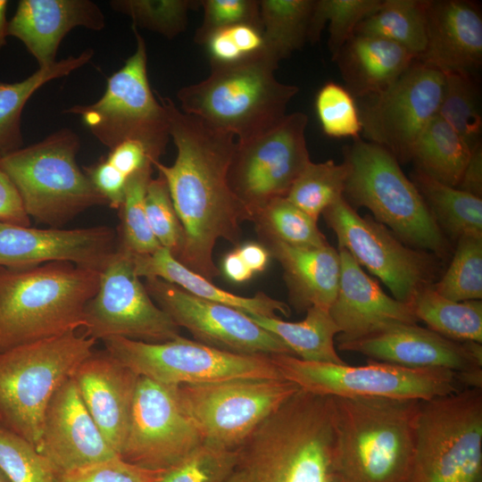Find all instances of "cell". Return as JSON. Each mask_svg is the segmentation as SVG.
<instances>
[{
  "label": "cell",
  "instance_id": "cell-1",
  "mask_svg": "<svg viewBox=\"0 0 482 482\" xmlns=\"http://www.w3.org/2000/svg\"><path fill=\"white\" fill-rule=\"evenodd\" d=\"M165 109L177 156L172 165L154 163L166 180L182 225L184 240L177 260L212 281L220 270L213 262L219 239L239 245L241 223L249 213L231 190L228 171L235 137L183 112L169 97L158 96Z\"/></svg>",
  "mask_w": 482,
  "mask_h": 482
},
{
  "label": "cell",
  "instance_id": "cell-2",
  "mask_svg": "<svg viewBox=\"0 0 482 482\" xmlns=\"http://www.w3.org/2000/svg\"><path fill=\"white\" fill-rule=\"evenodd\" d=\"M331 397L337 482H410L420 401Z\"/></svg>",
  "mask_w": 482,
  "mask_h": 482
},
{
  "label": "cell",
  "instance_id": "cell-3",
  "mask_svg": "<svg viewBox=\"0 0 482 482\" xmlns=\"http://www.w3.org/2000/svg\"><path fill=\"white\" fill-rule=\"evenodd\" d=\"M99 273L62 262L0 268V352L83 328Z\"/></svg>",
  "mask_w": 482,
  "mask_h": 482
},
{
  "label": "cell",
  "instance_id": "cell-4",
  "mask_svg": "<svg viewBox=\"0 0 482 482\" xmlns=\"http://www.w3.org/2000/svg\"><path fill=\"white\" fill-rule=\"evenodd\" d=\"M278 63L263 52L237 63L211 65L207 78L177 92L179 109L238 141L254 137L287 115L299 91L275 78Z\"/></svg>",
  "mask_w": 482,
  "mask_h": 482
},
{
  "label": "cell",
  "instance_id": "cell-5",
  "mask_svg": "<svg viewBox=\"0 0 482 482\" xmlns=\"http://www.w3.org/2000/svg\"><path fill=\"white\" fill-rule=\"evenodd\" d=\"M347 176L344 198L365 207L404 244L445 261L452 245L396 158L384 147L357 137L344 149Z\"/></svg>",
  "mask_w": 482,
  "mask_h": 482
},
{
  "label": "cell",
  "instance_id": "cell-6",
  "mask_svg": "<svg viewBox=\"0 0 482 482\" xmlns=\"http://www.w3.org/2000/svg\"><path fill=\"white\" fill-rule=\"evenodd\" d=\"M96 342L71 331L0 352V423L37 448L51 397Z\"/></svg>",
  "mask_w": 482,
  "mask_h": 482
},
{
  "label": "cell",
  "instance_id": "cell-7",
  "mask_svg": "<svg viewBox=\"0 0 482 482\" xmlns=\"http://www.w3.org/2000/svg\"><path fill=\"white\" fill-rule=\"evenodd\" d=\"M79 145L74 131L62 129L0 158L29 218L58 226L89 207L108 204L77 163Z\"/></svg>",
  "mask_w": 482,
  "mask_h": 482
},
{
  "label": "cell",
  "instance_id": "cell-8",
  "mask_svg": "<svg viewBox=\"0 0 482 482\" xmlns=\"http://www.w3.org/2000/svg\"><path fill=\"white\" fill-rule=\"evenodd\" d=\"M410 482H482V390L420 401Z\"/></svg>",
  "mask_w": 482,
  "mask_h": 482
},
{
  "label": "cell",
  "instance_id": "cell-9",
  "mask_svg": "<svg viewBox=\"0 0 482 482\" xmlns=\"http://www.w3.org/2000/svg\"><path fill=\"white\" fill-rule=\"evenodd\" d=\"M132 29L136 50L108 79L102 97L91 104L73 105L63 112L79 115L96 139L110 149L136 140L160 161L170 138L167 114L150 87L145 42L137 29Z\"/></svg>",
  "mask_w": 482,
  "mask_h": 482
},
{
  "label": "cell",
  "instance_id": "cell-10",
  "mask_svg": "<svg viewBox=\"0 0 482 482\" xmlns=\"http://www.w3.org/2000/svg\"><path fill=\"white\" fill-rule=\"evenodd\" d=\"M270 358L284 379L322 396L427 401L462 390L456 372L448 370L410 369L372 360L363 366L320 363L291 354Z\"/></svg>",
  "mask_w": 482,
  "mask_h": 482
},
{
  "label": "cell",
  "instance_id": "cell-11",
  "mask_svg": "<svg viewBox=\"0 0 482 482\" xmlns=\"http://www.w3.org/2000/svg\"><path fill=\"white\" fill-rule=\"evenodd\" d=\"M105 351L141 377L179 386L237 378H283L270 355L223 351L181 336L162 343L112 337Z\"/></svg>",
  "mask_w": 482,
  "mask_h": 482
},
{
  "label": "cell",
  "instance_id": "cell-12",
  "mask_svg": "<svg viewBox=\"0 0 482 482\" xmlns=\"http://www.w3.org/2000/svg\"><path fill=\"white\" fill-rule=\"evenodd\" d=\"M335 233L338 249L378 277L395 299L411 304L443 274V260L413 248L370 215L362 217L343 197L321 214Z\"/></svg>",
  "mask_w": 482,
  "mask_h": 482
},
{
  "label": "cell",
  "instance_id": "cell-13",
  "mask_svg": "<svg viewBox=\"0 0 482 482\" xmlns=\"http://www.w3.org/2000/svg\"><path fill=\"white\" fill-rule=\"evenodd\" d=\"M299 389L284 378H237L179 385L176 393L204 443L234 450Z\"/></svg>",
  "mask_w": 482,
  "mask_h": 482
},
{
  "label": "cell",
  "instance_id": "cell-14",
  "mask_svg": "<svg viewBox=\"0 0 482 482\" xmlns=\"http://www.w3.org/2000/svg\"><path fill=\"white\" fill-rule=\"evenodd\" d=\"M307 123V115L295 112L254 137L236 140L228 180L250 221L270 201L286 197L311 162L305 138Z\"/></svg>",
  "mask_w": 482,
  "mask_h": 482
},
{
  "label": "cell",
  "instance_id": "cell-15",
  "mask_svg": "<svg viewBox=\"0 0 482 482\" xmlns=\"http://www.w3.org/2000/svg\"><path fill=\"white\" fill-rule=\"evenodd\" d=\"M85 333L96 340L120 337L162 343L179 328L151 298L135 271L133 253L118 246L99 273L98 289L84 312Z\"/></svg>",
  "mask_w": 482,
  "mask_h": 482
},
{
  "label": "cell",
  "instance_id": "cell-16",
  "mask_svg": "<svg viewBox=\"0 0 482 482\" xmlns=\"http://www.w3.org/2000/svg\"><path fill=\"white\" fill-rule=\"evenodd\" d=\"M445 74L415 60L389 87L365 98L359 109L365 140L390 152L399 162H410L412 147L437 114Z\"/></svg>",
  "mask_w": 482,
  "mask_h": 482
},
{
  "label": "cell",
  "instance_id": "cell-17",
  "mask_svg": "<svg viewBox=\"0 0 482 482\" xmlns=\"http://www.w3.org/2000/svg\"><path fill=\"white\" fill-rule=\"evenodd\" d=\"M177 386L138 377L129 426L120 457L151 470H166L204 443L182 410Z\"/></svg>",
  "mask_w": 482,
  "mask_h": 482
},
{
  "label": "cell",
  "instance_id": "cell-18",
  "mask_svg": "<svg viewBox=\"0 0 482 482\" xmlns=\"http://www.w3.org/2000/svg\"><path fill=\"white\" fill-rule=\"evenodd\" d=\"M144 285L154 302L197 342L241 354L294 355L244 312L195 296L159 278H145Z\"/></svg>",
  "mask_w": 482,
  "mask_h": 482
},
{
  "label": "cell",
  "instance_id": "cell-19",
  "mask_svg": "<svg viewBox=\"0 0 482 482\" xmlns=\"http://www.w3.org/2000/svg\"><path fill=\"white\" fill-rule=\"evenodd\" d=\"M116 249L115 233L105 226L36 229L0 221V268L62 262L100 272Z\"/></svg>",
  "mask_w": 482,
  "mask_h": 482
},
{
  "label": "cell",
  "instance_id": "cell-20",
  "mask_svg": "<svg viewBox=\"0 0 482 482\" xmlns=\"http://www.w3.org/2000/svg\"><path fill=\"white\" fill-rule=\"evenodd\" d=\"M37 450L56 475L119 456L94 421L71 377L47 404Z\"/></svg>",
  "mask_w": 482,
  "mask_h": 482
},
{
  "label": "cell",
  "instance_id": "cell-21",
  "mask_svg": "<svg viewBox=\"0 0 482 482\" xmlns=\"http://www.w3.org/2000/svg\"><path fill=\"white\" fill-rule=\"evenodd\" d=\"M338 349L410 369L465 372L482 367L480 343L451 340L417 324L395 325L364 338L338 344Z\"/></svg>",
  "mask_w": 482,
  "mask_h": 482
},
{
  "label": "cell",
  "instance_id": "cell-22",
  "mask_svg": "<svg viewBox=\"0 0 482 482\" xmlns=\"http://www.w3.org/2000/svg\"><path fill=\"white\" fill-rule=\"evenodd\" d=\"M341 274L329 313L339 329L338 344L352 342L398 324H417L412 305L387 295L345 249Z\"/></svg>",
  "mask_w": 482,
  "mask_h": 482
},
{
  "label": "cell",
  "instance_id": "cell-23",
  "mask_svg": "<svg viewBox=\"0 0 482 482\" xmlns=\"http://www.w3.org/2000/svg\"><path fill=\"white\" fill-rule=\"evenodd\" d=\"M138 377L106 351H94L71 375L87 411L119 456L129 430Z\"/></svg>",
  "mask_w": 482,
  "mask_h": 482
},
{
  "label": "cell",
  "instance_id": "cell-24",
  "mask_svg": "<svg viewBox=\"0 0 482 482\" xmlns=\"http://www.w3.org/2000/svg\"><path fill=\"white\" fill-rule=\"evenodd\" d=\"M443 73L478 70L482 62V14L467 0H429L427 44L417 59Z\"/></svg>",
  "mask_w": 482,
  "mask_h": 482
},
{
  "label": "cell",
  "instance_id": "cell-25",
  "mask_svg": "<svg viewBox=\"0 0 482 482\" xmlns=\"http://www.w3.org/2000/svg\"><path fill=\"white\" fill-rule=\"evenodd\" d=\"M98 31L105 17L91 0H21L11 21L8 36L18 38L37 60L39 68L54 64L59 46L74 28Z\"/></svg>",
  "mask_w": 482,
  "mask_h": 482
},
{
  "label": "cell",
  "instance_id": "cell-26",
  "mask_svg": "<svg viewBox=\"0 0 482 482\" xmlns=\"http://www.w3.org/2000/svg\"><path fill=\"white\" fill-rule=\"evenodd\" d=\"M261 244L282 267L289 302L297 312L312 306L329 309L339 287L341 261L330 245L297 248L271 237L257 234Z\"/></svg>",
  "mask_w": 482,
  "mask_h": 482
},
{
  "label": "cell",
  "instance_id": "cell-27",
  "mask_svg": "<svg viewBox=\"0 0 482 482\" xmlns=\"http://www.w3.org/2000/svg\"><path fill=\"white\" fill-rule=\"evenodd\" d=\"M415 60V55L394 42L354 34L334 62L352 96L368 98L389 87Z\"/></svg>",
  "mask_w": 482,
  "mask_h": 482
},
{
  "label": "cell",
  "instance_id": "cell-28",
  "mask_svg": "<svg viewBox=\"0 0 482 482\" xmlns=\"http://www.w3.org/2000/svg\"><path fill=\"white\" fill-rule=\"evenodd\" d=\"M133 262L139 278H162L202 299L258 316L276 317L278 312L288 317L291 312L287 304L264 293L259 292L254 296L245 297L218 287L212 281L184 266L163 247L149 254H133Z\"/></svg>",
  "mask_w": 482,
  "mask_h": 482
},
{
  "label": "cell",
  "instance_id": "cell-29",
  "mask_svg": "<svg viewBox=\"0 0 482 482\" xmlns=\"http://www.w3.org/2000/svg\"><path fill=\"white\" fill-rule=\"evenodd\" d=\"M246 314L258 326L281 340L295 357L303 361L346 363L336 351L335 340L339 329L329 309L312 306L306 311L304 320L298 322L286 321L277 316Z\"/></svg>",
  "mask_w": 482,
  "mask_h": 482
},
{
  "label": "cell",
  "instance_id": "cell-30",
  "mask_svg": "<svg viewBox=\"0 0 482 482\" xmlns=\"http://www.w3.org/2000/svg\"><path fill=\"white\" fill-rule=\"evenodd\" d=\"M410 179L448 239L482 237V198L443 184L416 169Z\"/></svg>",
  "mask_w": 482,
  "mask_h": 482
},
{
  "label": "cell",
  "instance_id": "cell-31",
  "mask_svg": "<svg viewBox=\"0 0 482 482\" xmlns=\"http://www.w3.org/2000/svg\"><path fill=\"white\" fill-rule=\"evenodd\" d=\"M94 51L87 49L77 56L57 61L49 67L38 68L17 82H0V158L22 147L21 113L28 100L46 83L69 75L87 64Z\"/></svg>",
  "mask_w": 482,
  "mask_h": 482
},
{
  "label": "cell",
  "instance_id": "cell-32",
  "mask_svg": "<svg viewBox=\"0 0 482 482\" xmlns=\"http://www.w3.org/2000/svg\"><path fill=\"white\" fill-rule=\"evenodd\" d=\"M462 137L437 114L417 138L410 156L415 169L456 187L471 154Z\"/></svg>",
  "mask_w": 482,
  "mask_h": 482
},
{
  "label": "cell",
  "instance_id": "cell-33",
  "mask_svg": "<svg viewBox=\"0 0 482 482\" xmlns=\"http://www.w3.org/2000/svg\"><path fill=\"white\" fill-rule=\"evenodd\" d=\"M428 4L429 0H383L376 12L359 23L354 34L389 40L419 59L427 44Z\"/></svg>",
  "mask_w": 482,
  "mask_h": 482
},
{
  "label": "cell",
  "instance_id": "cell-34",
  "mask_svg": "<svg viewBox=\"0 0 482 482\" xmlns=\"http://www.w3.org/2000/svg\"><path fill=\"white\" fill-rule=\"evenodd\" d=\"M266 53L279 62L309 42L315 0H259Z\"/></svg>",
  "mask_w": 482,
  "mask_h": 482
},
{
  "label": "cell",
  "instance_id": "cell-35",
  "mask_svg": "<svg viewBox=\"0 0 482 482\" xmlns=\"http://www.w3.org/2000/svg\"><path fill=\"white\" fill-rule=\"evenodd\" d=\"M432 286L419 293L411 303L418 320L451 340L481 344V300H450L439 295Z\"/></svg>",
  "mask_w": 482,
  "mask_h": 482
},
{
  "label": "cell",
  "instance_id": "cell-36",
  "mask_svg": "<svg viewBox=\"0 0 482 482\" xmlns=\"http://www.w3.org/2000/svg\"><path fill=\"white\" fill-rule=\"evenodd\" d=\"M437 115L473 149L481 144L482 114L478 83L471 73L448 72Z\"/></svg>",
  "mask_w": 482,
  "mask_h": 482
},
{
  "label": "cell",
  "instance_id": "cell-37",
  "mask_svg": "<svg viewBox=\"0 0 482 482\" xmlns=\"http://www.w3.org/2000/svg\"><path fill=\"white\" fill-rule=\"evenodd\" d=\"M251 221L257 234L271 237L297 248H320L329 245L317 221L286 197H278L255 212Z\"/></svg>",
  "mask_w": 482,
  "mask_h": 482
},
{
  "label": "cell",
  "instance_id": "cell-38",
  "mask_svg": "<svg viewBox=\"0 0 482 482\" xmlns=\"http://www.w3.org/2000/svg\"><path fill=\"white\" fill-rule=\"evenodd\" d=\"M347 170L332 160L305 166L286 198L315 221L322 212L344 197Z\"/></svg>",
  "mask_w": 482,
  "mask_h": 482
},
{
  "label": "cell",
  "instance_id": "cell-39",
  "mask_svg": "<svg viewBox=\"0 0 482 482\" xmlns=\"http://www.w3.org/2000/svg\"><path fill=\"white\" fill-rule=\"evenodd\" d=\"M383 0H315L309 33V43L319 41L328 22V46L332 61L354 35L360 22L376 12Z\"/></svg>",
  "mask_w": 482,
  "mask_h": 482
},
{
  "label": "cell",
  "instance_id": "cell-40",
  "mask_svg": "<svg viewBox=\"0 0 482 482\" xmlns=\"http://www.w3.org/2000/svg\"><path fill=\"white\" fill-rule=\"evenodd\" d=\"M153 168V164H148L129 178L120 207L121 241L119 246L133 254H149L162 247L150 229L145 212V194Z\"/></svg>",
  "mask_w": 482,
  "mask_h": 482
},
{
  "label": "cell",
  "instance_id": "cell-41",
  "mask_svg": "<svg viewBox=\"0 0 482 482\" xmlns=\"http://www.w3.org/2000/svg\"><path fill=\"white\" fill-rule=\"evenodd\" d=\"M432 287L450 300H481L482 237L459 238L448 269Z\"/></svg>",
  "mask_w": 482,
  "mask_h": 482
},
{
  "label": "cell",
  "instance_id": "cell-42",
  "mask_svg": "<svg viewBox=\"0 0 482 482\" xmlns=\"http://www.w3.org/2000/svg\"><path fill=\"white\" fill-rule=\"evenodd\" d=\"M110 6L130 17L133 27L172 39L185 31L188 11L200 7V0H112Z\"/></svg>",
  "mask_w": 482,
  "mask_h": 482
},
{
  "label": "cell",
  "instance_id": "cell-43",
  "mask_svg": "<svg viewBox=\"0 0 482 482\" xmlns=\"http://www.w3.org/2000/svg\"><path fill=\"white\" fill-rule=\"evenodd\" d=\"M238 450L203 443L157 482H227L237 470Z\"/></svg>",
  "mask_w": 482,
  "mask_h": 482
},
{
  "label": "cell",
  "instance_id": "cell-44",
  "mask_svg": "<svg viewBox=\"0 0 482 482\" xmlns=\"http://www.w3.org/2000/svg\"><path fill=\"white\" fill-rule=\"evenodd\" d=\"M0 470L11 482H56L54 470L37 448L1 423Z\"/></svg>",
  "mask_w": 482,
  "mask_h": 482
},
{
  "label": "cell",
  "instance_id": "cell-45",
  "mask_svg": "<svg viewBox=\"0 0 482 482\" xmlns=\"http://www.w3.org/2000/svg\"><path fill=\"white\" fill-rule=\"evenodd\" d=\"M315 109L323 132L331 137H360L362 122L354 97L343 86L328 81L318 91Z\"/></svg>",
  "mask_w": 482,
  "mask_h": 482
},
{
  "label": "cell",
  "instance_id": "cell-46",
  "mask_svg": "<svg viewBox=\"0 0 482 482\" xmlns=\"http://www.w3.org/2000/svg\"><path fill=\"white\" fill-rule=\"evenodd\" d=\"M145 212L150 229L162 247L177 259L181 252L184 232L174 208L165 179H151L145 194Z\"/></svg>",
  "mask_w": 482,
  "mask_h": 482
},
{
  "label": "cell",
  "instance_id": "cell-47",
  "mask_svg": "<svg viewBox=\"0 0 482 482\" xmlns=\"http://www.w3.org/2000/svg\"><path fill=\"white\" fill-rule=\"evenodd\" d=\"M204 46L211 65L233 64L266 52L262 28L246 23L215 31Z\"/></svg>",
  "mask_w": 482,
  "mask_h": 482
},
{
  "label": "cell",
  "instance_id": "cell-48",
  "mask_svg": "<svg viewBox=\"0 0 482 482\" xmlns=\"http://www.w3.org/2000/svg\"><path fill=\"white\" fill-rule=\"evenodd\" d=\"M200 7L204 14L194 37L196 44L204 46L215 31L237 24L262 28L259 0H200Z\"/></svg>",
  "mask_w": 482,
  "mask_h": 482
},
{
  "label": "cell",
  "instance_id": "cell-49",
  "mask_svg": "<svg viewBox=\"0 0 482 482\" xmlns=\"http://www.w3.org/2000/svg\"><path fill=\"white\" fill-rule=\"evenodd\" d=\"M165 470L133 465L120 456L56 475V482H157Z\"/></svg>",
  "mask_w": 482,
  "mask_h": 482
},
{
  "label": "cell",
  "instance_id": "cell-50",
  "mask_svg": "<svg viewBox=\"0 0 482 482\" xmlns=\"http://www.w3.org/2000/svg\"><path fill=\"white\" fill-rule=\"evenodd\" d=\"M85 173L96 189L104 197L107 204L120 209L126 187L127 178L105 158L97 163L85 168Z\"/></svg>",
  "mask_w": 482,
  "mask_h": 482
},
{
  "label": "cell",
  "instance_id": "cell-51",
  "mask_svg": "<svg viewBox=\"0 0 482 482\" xmlns=\"http://www.w3.org/2000/svg\"><path fill=\"white\" fill-rule=\"evenodd\" d=\"M105 159L127 178L157 161L139 141L127 140L111 149Z\"/></svg>",
  "mask_w": 482,
  "mask_h": 482
},
{
  "label": "cell",
  "instance_id": "cell-52",
  "mask_svg": "<svg viewBox=\"0 0 482 482\" xmlns=\"http://www.w3.org/2000/svg\"><path fill=\"white\" fill-rule=\"evenodd\" d=\"M0 221L29 226L21 197L5 172L0 167Z\"/></svg>",
  "mask_w": 482,
  "mask_h": 482
},
{
  "label": "cell",
  "instance_id": "cell-53",
  "mask_svg": "<svg viewBox=\"0 0 482 482\" xmlns=\"http://www.w3.org/2000/svg\"><path fill=\"white\" fill-rule=\"evenodd\" d=\"M457 188L482 198V144L472 150Z\"/></svg>",
  "mask_w": 482,
  "mask_h": 482
},
{
  "label": "cell",
  "instance_id": "cell-54",
  "mask_svg": "<svg viewBox=\"0 0 482 482\" xmlns=\"http://www.w3.org/2000/svg\"><path fill=\"white\" fill-rule=\"evenodd\" d=\"M236 251L253 274L263 271L270 257L268 250L259 243L239 245Z\"/></svg>",
  "mask_w": 482,
  "mask_h": 482
},
{
  "label": "cell",
  "instance_id": "cell-55",
  "mask_svg": "<svg viewBox=\"0 0 482 482\" xmlns=\"http://www.w3.org/2000/svg\"><path fill=\"white\" fill-rule=\"evenodd\" d=\"M225 276L233 282L242 283L249 280L253 273L248 269L236 249L228 253L222 262Z\"/></svg>",
  "mask_w": 482,
  "mask_h": 482
},
{
  "label": "cell",
  "instance_id": "cell-56",
  "mask_svg": "<svg viewBox=\"0 0 482 482\" xmlns=\"http://www.w3.org/2000/svg\"><path fill=\"white\" fill-rule=\"evenodd\" d=\"M7 0H0V49L6 45V37L8 36V22L6 17Z\"/></svg>",
  "mask_w": 482,
  "mask_h": 482
},
{
  "label": "cell",
  "instance_id": "cell-57",
  "mask_svg": "<svg viewBox=\"0 0 482 482\" xmlns=\"http://www.w3.org/2000/svg\"><path fill=\"white\" fill-rule=\"evenodd\" d=\"M227 482H245L241 472L237 470L231 475Z\"/></svg>",
  "mask_w": 482,
  "mask_h": 482
},
{
  "label": "cell",
  "instance_id": "cell-58",
  "mask_svg": "<svg viewBox=\"0 0 482 482\" xmlns=\"http://www.w3.org/2000/svg\"><path fill=\"white\" fill-rule=\"evenodd\" d=\"M0 482H11L1 470H0Z\"/></svg>",
  "mask_w": 482,
  "mask_h": 482
}]
</instances>
